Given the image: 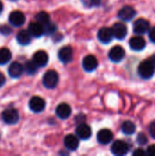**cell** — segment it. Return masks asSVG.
<instances>
[{"instance_id":"obj_23","label":"cell","mask_w":155,"mask_h":156,"mask_svg":"<svg viewBox=\"0 0 155 156\" xmlns=\"http://www.w3.org/2000/svg\"><path fill=\"white\" fill-rule=\"evenodd\" d=\"M12 58V53L7 48H0V65H5L10 61Z\"/></svg>"},{"instance_id":"obj_15","label":"cell","mask_w":155,"mask_h":156,"mask_svg":"<svg viewBox=\"0 0 155 156\" xmlns=\"http://www.w3.org/2000/svg\"><path fill=\"white\" fill-rule=\"evenodd\" d=\"M73 50L70 47H63L58 51V58L63 63H69L72 60Z\"/></svg>"},{"instance_id":"obj_34","label":"cell","mask_w":155,"mask_h":156,"mask_svg":"<svg viewBox=\"0 0 155 156\" xmlns=\"http://www.w3.org/2000/svg\"><path fill=\"white\" fill-rule=\"evenodd\" d=\"M149 132H150L152 137H153L155 139V121L151 123V125L149 127Z\"/></svg>"},{"instance_id":"obj_24","label":"cell","mask_w":155,"mask_h":156,"mask_svg":"<svg viewBox=\"0 0 155 156\" xmlns=\"http://www.w3.org/2000/svg\"><path fill=\"white\" fill-rule=\"evenodd\" d=\"M135 130H136V126L131 121H126L122 125V131L126 135H131V134L134 133Z\"/></svg>"},{"instance_id":"obj_18","label":"cell","mask_w":155,"mask_h":156,"mask_svg":"<svg viewBox=\"0 0 155 156\" xmlns=\"http://www.w3.org/2000/svg\"><path fill=\"white\" fill-rule=\"evenodd\" d=\"M56 114L59 119L66 120L71 114V108L67 103H60L56 109Z\"/></svg>"},{"instance_id":"obj_2","label":"cell","mask_w":155,"mask_h":156,"mask_svg":"<svg viewBox=\"0 0 155 156\" xmlns=\"http://www.w3.org/2000/svg\"><path fill=\"white\" fill-rule=\"evenodd\" d=\"M58 74L55 70H48L43 76V85L48 89H54L58 83Z\"/></svg>"},{"instance_id":"obj_20","label":"cell","mask_w":155,"mask_h":156,"mask_svg":"<svg viewBox=\"0 0 155 156\" xmlns=\"http://www.w3.org/2000/svg\"><path fill=\"white\" fill-rule=\"evenodd\" d=\"M129 44H130V47L132 50L140 51L145 48L146 42H145L143 37H142L140 36H136V37H133L130 39Z\"/></svg>"},{"instance_id":"obj_30","label":"cell","mask_w":155,"mask_h":156,"mask_svg":"<svg viewBox=\"0 0 155 156\" xmlns=\"http://www.w3.org/2000/svg\"><path fill=\"white\" fill-rule=\"evenodd\" d=\"M12 32V28L7 25H3L0 27V33L3 35H9Z\"/></svg>"},{"instance_id":"obj_19","label":"cell","mask_w":155,"mask_h":156,"mask_svg":"<svg viewBox=\"0 0 155 156\" xmlns=\"http://www.w3.org/2000/svg\"><path fill=\"white\" fill-rule=\"evenodd\" d=\"M79 144V139L74 134H69L64 139V145L69 151H75L78 149Z\"/></svg>"},{"instance_id":"obj_35","label":"cell","mask_w":155,"mask_h":156,"mask_svg":"<svg viewBox=\"0 0 155 156\" xmlns=\"http://www.w3.org/2000/svg\"><path fill=\"white\" fill-rule=\"evenodd\" d=\"M5 77L4 76L3 73L0 72V88L3 87L5 85Z\"/></svg>"},{"instance_id":"obj_26","label":"cell","mask_w":155,"mask_h":156,"mask_svg":"<svg viewBox=\"0 0 155 156\" xmlns=\"http://www.w3.org/2000/svg\"><path fill=\"white\" fill-rule=\"evenodd\" d=\"M36 20L37 22H39L40 24H42L43 26H46L47 24H48L50 22V18H49V15L47 12H39L36 15Z\"/></svg>"},{"instance_id":"obj_9","label":"cell","mask_w":155,"mask_h":156,"mask_svg":"<svg viewBox=\"0 0 155 156\" xmlns=\"http://www.w3.org/2000/svg\"><path fill=\"white\" fill-rule=\"evenodd\" d=\"M150 30V23L146 19H137L133 24V31L136 34H144Z\"/></svg>"},{"instance_id":"obj_5","label":"cell","mask_w":155,"mask_h":156,"mask_svg":"<svg viewBox=\"0 0 155 156\" xmlns=\"http://www.w3.org/2000/svg\"><path fill=\"white\" fill-rule=\"evenodd\" d=\"M46 107V102L45 101L38 96H34L30 99L29 101V108L33 112L38 113L44 111Z\"/></svg>"},{"instance_id":"obj_32","label":"cell","mask_w":155,"mask_h":156,"mask_svg":"<svg viewBox=\"0 0 155 156\" xmlns=\"http://www.w3.org/2000/svg\"><path fill=\"white\" fill-rule=\"evenodd\" d=\"M132 154L134 156H145L147 154V152L143 151V149H136V150L132 153Z\"/></svg>"},{"instance_id":"obj_21","label":"cell","mask_w":155,"mask_h":156,"mask_svg":"<svg viewBox=\"0 0 155 156\" xmlns=\"http://www.w3.org/2000/svg\"><path fill=\"white\" fill-rule=\"evenodd\" d=\"M33 60L38 67H45L48 64V56L47 52H45L43 50H39L34 54Z\"/></svg>"},{"instance_id":"obj_13","label":"cell","mask_w":155,"mask_h":156,"mask_svg":"<svg viewBox=\"0 0 155 156\" xmlns=\"http://www.w3.org/2000/svg\"><path fill=\"white\" fill-rule=\"evenodd\" d=\"M135 15H136L135 10L132 6H129V5L122 7L118 13L119 18L123 21H131L135 16Z\"/></svg>"},{"instance_id":"obj_16","label":"cell","mask_w":155,"mask_h":156,"mask_svg":"<svg viewBox=\"0 0 155 156\" xmlns=\"http://www.w3.org/2000/svg\"><path fill=\"white\" fill-rule=\"evenodd\" d=\"M76 135L81 140H88L91 136V129L89 125L81 123L76 129Z\"/></svg>"},{"instance_id":"obj_4","label":"cell","mask_w":155,"mask_h":156,"mask_svg":"<svg viewBox=\"0 0 155 156\" xmlns=\"http://www.w3.org/2000/svg\"><path fill=\"white\" fill-rule=\"evenodd\" d=\"M2 119L6 124H16L19 120V114L14 108H8L2 112Z\"/></svg>"},{"instance_id":"obj_37","label":"cell","mask_w":155,"mask_h":156,"mask_svg":"<svg viewBox=\"0 0 155 156\" xmlns=\"http://www.w3.org/2000/svg\"><path fill=\"white\" fill-rule=\"evenodd\" d=\"M2 10H3V4H2V2L0 1V13L2 12Z\"/></svg>"},{"instance_id":"obj_6","label":"cell","mask_w":155,"mask_h":156,"mask_svg":"<svg viewBox=\"0 0 155 156\" xmlns=\"http://www.w3.org/2000/svg\"><path fill=\"white\" fill-rule=\"evenodd\" d=\"M125 56V50L122 46H114L109 53V58L113 62H120Z\"/></svg>"},{"instance_id":"obj_22","label":"cell","mask_w":155,"mask_h":156,"mask_svg":"<svg viewBox=\"0 0 155 156\" xmlns=\"http://www.w3.org/2000/svg\"><path fill=\"white\" fill-rule=\"evenodd\" d=\"M31 37L32 35L28 30H21L16 35V40L20 45L26 46L31 42Z\"/></svg>"},{"instance_id":"obj_12","label":"cell","mask_w":155,"mask_h":156,"mask_svg":"<svg viewBox=\"0 0 155 156\" xmlns=\"http://www.w3.org/2000/svg\"><path fill=\"white\" fill-rule=\"evenodd\" d=\"M23 72H24V66L17 61L12 62L8 68V74L13 79L19 78Z\"/></svg>"},{"instance_id":"obj_31","label":"cell","mask_w":155,"mask_h":156,"mask_svg":"<svg viewBox=\"0 0 155 156\" xmlns=\"http://www.w3.org/2000/svg\"><path fill=\"white\" fill-rule=\"evenodd\" d=\"M148 33H149V38H150V40L153 43H155V27H153V28H151L148 31Z\"/></svg>"},{"instance_id":"obj_28","label":"cell","mask_w":155,"mask_h":156,"mask_svg":"<svg viewBox=\"0 0 155 156\" xmlns=\"http://www.w3.org/2000/svg\"><path fill=\"white\" fill-rule=\"evenodd\" d=\"M137 143L141 145H145L148 143V138L144 133H140L137 136Z\"/></svg>"},{"instance_id":"obj_11","label":"cell","mask_w":155,"mask_h":156,"mask_svg":"<svg viewBox=\"0 0 155 156\" xmlns=\"http://www.w3.org/2000/svg\"><path fill=\"white\" fill-rule=\"evenodd\" d=\"M113 37L114 36L112 33V29L110 27H102L98 32V38L101 43L108 44L111 42Z\"/></svg>"},{"instance_id":"obj_10","label":"cell","mask_w":155,"mask_h":156,"mask_svg":"<svg viewBox=\"0 0 155 156\" xmlns=\"http://www.w3.org/2000/svg\"><path fill=\"white\" fill-rule=\"evenodd\" d=\"M111 29L114 37L119 40H122L127 36V27L123 23H115Z\"/></svg>"},{"instance_id":"obj_27","label":"cell","mask_w":155,"mask_h":156,"mask_svg":"<svg viewBox=\"0 0 155 156\" xmlns=\"http://www.w3.org/2000/svg\"><path fill=\"white\" fill-rule=\"evenodd\" d=\"M44 27H45V34H48V35L53 34L57 29V27L54 24H52L51 22H49L48 24H47Z\"/></svg>"},{"instance_id":"obj_36","label":"cell","mask_w":155,"mask_h":156,"mask_svg":"<svg viewBox=\"0 0 155 156\" xmlns=\"http://www.w3.org/2000/svg\"><path fill=\"white\" fill-rule=\"evenodd\" d=\"M149 59H150V60H151V61L153 62V64L154 65V67H155V55H154V56H152V57H151V58H150Z\"/></svg>"},{"instance_id":"obj_7","label":"cell","mask_w":155,"mask_h":156,"mask_svg":"<svg viewBox=\"0 0 155 156\" xmlns=\"http://www.w3.org/2000/svg\"><path fill=\"white\" fill-rule=\"evenodd\" d=\"M8 20H9V23L13 25L14 27H20L25 23L26 17H25V15L21 11L16 10V11H13L12 13H10Z\"/></svg>"},{"instance_id":"obj_14","label":"cell","mask_w":155,"mask_h":156,"mask_svg":"<svg viewBox=\"0 0 155 156\" xmlns=\"http://www.w3.org/2000/svg\"><path fill=\"white\" fill-rule=\"evenodd\" d=\"M28 31L35 37H40L45 34V27L39 22H32L28 26Z\"/></svg>"},{"instance_id":"obj_8","label":"cell","mask_w":155,"mask_h":156,"mask_svg":"<svg viewBox=\"0 0 155 156\" xmlns=\"http://www.w3.org/2000/svg\"><path fill=\"white\" fill-rule=\"evenodd\" d=\"M82 67L86 71H93L98 68V59L93 55H88L82 60Z\"/></svg>"},{"instance_id":"obj_17","label":"cell","mask_w":155,"mask_h":156,"mask_svg":"<svg viewBox=\"0 0 155 156\" xmlns=\"http://www.w3.org/2000/svg\"><path fill=\"white\" fill-rule=\"evenodd\" d=\"M113 139V133L108 129L100 130L97 134V140L100 144H108Z\"/></svg>"},{"instance_id":"obj_25","label":"cell","mask_w":155,"mask_h":156,"mask_svg":"<svg viewBox=\"0 0 155 156\" xmlns=\"http://www.w3.org/2000/svg\"><path fill=\"white\" fill-rule=\"evenodd\" d=\"M38 66L34 62V60H27L24 65V71L28 75H33L37 72Z\"/></svg>"},{"instance_id":"obj_33","label":"cell","mask_w":155,"mask_h":156,"mask_svg":"<svg viewBox=\"0 0 155 156\" xmlns=\"http://www.w3.org/2000/svg\"><path fill=\"white\" fill-rule=\"evenodd\" d=\"M147 154L149 156H155V144L150 145L147 149Z\"/></svg>"},{"instance_id":"obj_1","label":"cell","mask_w":155,"mask_h":156,"mask_svg":"<svg viewBox=\"0 0 155 156\" xmlns=\"http://www.w3.org/2000/svg\"><path fill=\"white\" fill-rule=\"evenodd\" d=\"M155 72V67L153 62L148 60H143L138 67V73L143 79H150L153 76Z\"/></svg>"},{"instance_id":"obj_3","label":"cell","mask_w":155,"mask_h":156,"mask_svg":"<svg viewBox=\"0 0 155 156\" xmlns=\"http://www.w3.org/2000/svg\"><path fill=\"white\" fill-rule=\"evenodd\" d=\"M129 144L126 142L122 140H117L111 144V153L114 155L123 156L128 154L129 152Z\"/></svg>"},{"instance_id":"obj_29","label":"cell","mask_w":155,"mask_h":156,"mask_svg":"<svg viewBox=\"0 0 155 156\" xmlns=\"http://www.w3.org/2000/svg\"><path fill=\"white\" fill-rule=\"evenodd\" d=\"M83 2V4L86 6H94V5H99L100 3V0H81Z\"/></svg>"}]
</instances>
